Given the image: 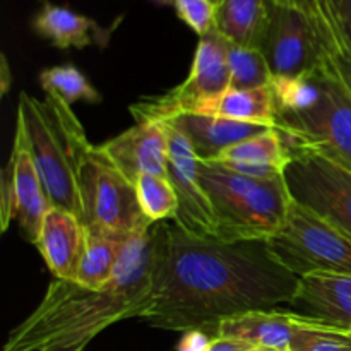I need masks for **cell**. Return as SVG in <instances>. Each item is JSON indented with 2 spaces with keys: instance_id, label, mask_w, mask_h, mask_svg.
Wrapping results in <instances>:
<instances>
[{
  "instance_id": "ba28073f",
  "label": "cell",
  "mask_w": 351,
  "mask_h": 351,
  "mask_svg": "<svg viewBox=\"0 0 351 351\" xmlns=\"http://www.w3.org/2000/svg\"><path fill=\"white\" fill-rule=\"evenodd\" d=\"M290 156L285 180L291 199L351 239V168L311 147Z\"/></svg>"
},
{
  "instance_id": "9a60e30c",
  "label": "cell",
  "mask_w": 351,
  "mask_h": 351,
  "mask_svg": "<svg viewBox=\"0 0 351 351\" xmlns=\"http://www.w3.org/2000/svg\"><path fill=\"white\" fill-rule=\"evenodd\" d=\"M312 322L311 315L283 308L250 311L219 322L215 336L235 338L274 351H290V343L298 328Z\"/></svg>"
},
{
  "instance_id": "e0dca14e",
  "label": "cell",
  "mask_w": 351,
  "mask_h": 351,
  "mask_svg": "<svg viewBox=\"0 0 351 351\" xmlns=\"http://www.w3.org/2000/svg\"><path fill=\"white\" fill-rule=\"evenodd\" d=\"M311 317L348 332L351 329V274H311L300 278L293 304Z\"/></svg>"
},
{
  "instance_id": "4316f807",
  "label": "cell",
  "mask_w": 351,
  "mask_h": 351,
  "mask_svg": "<svg viewBox=\"0 0 351 351\" xmlns=\"http://www.w3.org/2000/svg\"><path fill=\"white\" fill-rule=\"evenodd\" d=\"M175 12L199 38L216 29V12L218 5L211 0H175Z\"/></svg>"
},
{
  "instance_id": "d6a6232c",
  "label": "cell",
  "mask_w": 351,
  "mask_h": 351,
  "mask_svg": "<svg viewBox=\"0 0 351 351\" xmlns=\"http://www.w3.org/2000/svg\"><path fill=\"white\" fill-rule=\"evenodd\" d=\"M211 2L215 3V5H218V7H219V5H221V2H223V0H211Z\"/></svg>"
},
{
  "instance_id": "cb8c5ba5",
  "label": "cell",
  "mask_w": 351,
  "mask_h": 351,
  "mask_svg": "<svg viewBox=\"0 0 351 351\" xmlns=\"http://www.w3.org/2000/svg\"><path fill=\"white\" fill-rule=\"evenodd\" d=\"M40 84L47 95H55L72 105L75 101L99 103L101 95L93 88L84 74L75 65H55L40 72Z\"/></svg>"
},
{
  "instance_id": "9c48e42d",
  "label": "cell",
  "mask_w": 351,
  "mask_h": 351,
  "mask_svg": "<svg viewBox=\"0 0 351 351\" xmlns=\"http://www.w3.org/2000/svg\"><path fill=\"white\" fill-rule=\"evenodd\" d=\"M17 125L23 127L27 147L38 168L43 187L53 208L67 209L81 218L75 170L62 144L45 101L21 93L17 105Z\"/></svg>"
},
{
  "instance_id": "83f0119b",
  "label": "cell",
  "mask_w": 351,
  "mask_h": 351,
  "mask_svg": "<svg viewBox=\"0 0 351 351\" xmlns=\"http://www.w3.org/2000/svg\"><path fill=\"white\" fill-rule=\"evenodd\" d=\"M346 53H351V0H329Z\"/></svg>"
},
{
  "instance_id": "8fae6325",
  "label": "cell",
  "mask_w": 351,
  "mask_h": 351,
  "mask_svg": "<svg viewBox=\"0 0 351 351\" xmlns=\"http://www.w3.org/2000/svg\"><path fill=\"white\" fill-rule=\"evenodd\" d=\"M168 136L167 177L178 199L175 225L197 239L215 237V216L211 202L199 178V163L194 147L182 130L170 122H161Z\"/></svg>"
},
{
  "instance_id": "603a6c76",
  "label": "cell",
  "mask_w": 351,
  "mask_h": 351,
  "mask_svg": "<svg viewBox=\"0 0 351 351\" xmlns=\"http://www.w3.org/2000/svg\"><path fill=\"white\" fill-rule=\"evenodd\" d=\"M137 201L141 211L153 225L177 218L178 199L168 177L161 175H141L136 180Z\"/></svg>"
},
{
  "instance_id": "484cf974",
  "label": "cell",
  "mask_w": 351,
  "mask_h": 351,
  "mask_svg": "<svg viewBox=\"0 0 351 351\" xmlns=\"http://www.w3.org/2000/svg\"><path fill=\"white\" fill-rule=\"evenodd\" d=\"M290 351H351V336L312 317L311 324L297 329Z\"/></svg>"
},
{
  "instance_id": "5b68a950",
  "label": "cell",
  "mask_w": 351,
  "mask_h": 351,
  "mask_svg": "<svg viewBox=\"0 0 351 351\" xmlns=\"http://www.w3.org/2000/svg\"><path fill=\"white\" fill-rule=\"evenodd\" d=\"M319 82L317 101L304 112L280 113L273 129L288 151L311 147L351 168V95L326 60Z\"/></svg>"
},
{
  "instance_id": "f546056e",
  "label": "cell",
  "mask_w": 351,
  "mask_h": 351,
  "mask_svg": "<svg viewBox=\"0 0 351 351\" xmlns=\"http://www.w3.org/2000/svg\"><path fill=\"white\" fill-rule=\"evenodd\" d=\"M256 346L235 338H223V336H215L206 346L204 351H252Z\"/></svg>"
},
{
  "instance_id": "836d02e7",
  "label": "cell",
  "mask_w": 351,
  "mask_h": 351,
  "mask_svg": "<svg viewBox=\"0 0 351 351\" xmlns=\"http://www.w3.org/2000/svg\"><path fill=\"white\" fill-rule=\"evenodd\" d=\"M252 351H274V350H267V348H254Z\"/></svg>"
},
{
  "instance_id": "8992f818",
  "label": "cell",
  "mask_w": 351,
  "mask_h": 351,
  "mask_svg": "<svg viewBox=\"0 0 351 351\" xmlns=\"http://www.w3.org/2000/svg\"><path fill=\"white\" fill-rule=\"evenodd\" d=\"M264 243L271 256L298 278L351 274V239L293 199L283 228Z\"/></svg>"
},
{
  "instance_id": "277c9868",
  "label": "cell",
  "mask_w": 351,
  "mask_h": 351,
  "mask_svg": "<svg viewBox=\"0 0 351 351\" xmlns=\"http://www.w3.org/2000/svg\"><path fill=\"white\" fill-rule=\"evenodd\" d=\"M199 178L223 242H266L283 228L291 206L285 177L256 178L219 163L201 161Z\"/></svg>"
},
{
  "instance_id": "7402d4cb",
  "label": "cell",
  "mask_w": 351,
  "mask_h": 351,
  "mask_svg": "<svg viewBox=\"0 0 351 351\" xmlns=\"http://www.w3.org/2000/svg\"><path fill=\"white\" fill-rule=\"evenodd\" d=\"M130 237L88 233V243L79 264L75 281L88 288L106 287L119 269Z\"/></svg>"
},
{
  "instance_id": "2e32d148",
  "label": "cell",
  "mask_w": 351,
  "mask_h": 351,
  "mask_svg": "<svg viewBox=\"0 0 351 351\" xmlns=\"http://www.w3.org/2000/svg\"><path fill=\"white\" fill-rule=\"evenodd\" d=\"M31 27L38 36L60 50L86 48L91 45L106 47L113 31V27L101 26L91 17L75 12L71 7L57 5L50 0H43L33 16Z\"/></svg>"
},
{
  "instance_id": "4dcf8cb0",
  "label": "cell",
  "mask_w": 351,
  "mask_h": 351,
  "mask_svg": "<svg viewBox=\"0 0 351 351\" xmlns=\"http://www.w3.org/2000/svg\"><path fill=\"white\" fill-rule=\"evenodd\" d=\"M184 335L180 345L177 346V351H204L213 339V336H208V332L202 331H189Z\"/></svg>"
},
{
  "instance_id": "ac0fdd59",
  "label": "cell",
  "mask_w": 351,
  "mask_h": 351,
  "mask_svg": "<svg viewBox=\"0 0 351 351\" xmlns=\"http://www.w3.org/2000/svg\"><path fill=\"white\" fill-rule=\"evenodd\" d=\"M167 122L184 132L201 161H213L228 147L271 129V127L237 122V120L204 115V113H184Z\"/></svg>"
},
{
  "instance_id": "4fadbf2b",
  "label": "cell",
  "mask_w": 351,
  "mask_h": 351,
  "mask_svg": "<svg viewBox=\"0 0 351 351\" xmlns=\"http://www.w3.org/2000/svg\"><path fill=\"white\" fill-rule=\"evenodd\" d=\"M86 243L88 232L81 218L67 209L51 206L45 215L34 245L53 278L75 281Z\"/></svg>"
},
{
  "instance_id": "f1b7e54d",
  "label": "cell",
  "mask_w": 351,
  "mask_h": 351,
  "mask_svg": "<svg viewBox=\"0 0 351 351\" xmlns=\"http://www.w3.org/2000/svg\"><path fill=\"white\" fill-rule=\"evenodd\" d=\"M326 64H328L329 69L338 75L339 81L345 84V88L348 89L351 95V53L328 57L326 58Z\"/></svg>"
},
{
  "instance_id": "e575fe53",
  "label": "cell",
  "mask_w": 351,
  "mask_h": 351,
  "mask_svg": "<svg viewBox=\"0 0 351 351\" xmlns=\"http://www.w3.org/2000/svg\"><path fill=\"white\" fill-rule=\"evenodd\" d=\"M348 336H351V329H350V331H348Z\"/></svg>"
},
{
  "instance_id": "6da1fadb",
  "label": "cell",
  "mask_w": 351,
  "mask_h": 351,
  "mask_svg": "<svg viewBox=\"0 0 351 351\" xmlns=\"http://www.w3.org/2000/svg\"><path fill=\"white\" fill-rule=\"evenodd\" d=\"M300 278L285 269L264 242L197 239L165 221L158 293L141 319L165 331H202L250 311L293 304Z\"/></svg>"
},
{
  "instance_id": "5bb4252c",
  "label": "cell",
  "mask_w": 351,
  "mask_h": 351,
  "mask_svg": "<svg viewBox=\"0 0 351 351\" xmlns=\"http://www.w3.org/2000/svg\"><path fill=\"white\" fill-rule=\"evenodd\" d=\"M9 165L12 168L14 219L19 223L24 239L34 245L41 223L51 204L27 147L23 127L17 123Z\"/></svg>"
},
{
  "instance_id": "44dd1931",
  "label": "cell",
  "mask_w": 351,
  "mask_h": 351,
  "mask_svg": "<svg viewBox=\"0 0 351 351\" xmlns=\"http://www.w3.org/2000/svg\"><path fill=\"white\" fill-rule=\"evenodd\" d=\"M267 24V0H223L216 12V31L239 47L257 48Z\"/></svg>"
},
{
  "instance_id": "d6986e66",
  "label": "cell",
  "mask_w": 351,
  "mask_h": 351,
  "mask_svg": "<svg viewBox=\"0 0 351 351\" xmlns=\"http://www.w3.org/2000/svg\"><path fill=\"white\" fill-rule=\"evenodd\" d=\"M290 158V151L278 130L267 129L225 149L211 163H219L247 177L278 178L285 177Z\"/></svg>"
},
{
  "instance_id": "3957f363",
  "label": "cell",
  "mask_w": 351,
  "mask_h": 351,
  "mask_svg": "<svg viewBox=\"0 0 351 351\" xmlns=\"http://www.w3.org/2000/svg\"><path fill=\"white\" fill-rule=\"evenodd\" d=\"M51 120L75 170L81 221L93 235L130 237L151 228L137 201L136 185L110 160L101 146H93L71 106L51 110Z\"/></svg>"
},
{
  "instance_id": "d4e9b609",
  "label": "cell",
  "mask_w": 351,
  "mask_h": 351,
  "mask_svg": "<svg viewBox=\"0 0 351 351\" xmlns=\"http://www.w3.org/2000/svg\"><path fill=\"white\" fill-rule=\"evenodd\" d=\"M228 65L232 74V88L259 89L273 81L266 58L257 48L239 47L228 41Z\"/></svg>"
},
{
  "instance_id": "7a4b0ae2",
  "label": "cell",
  "mask_w": 351,
  "mask_h": 351,
  "mask_svg": "<svg viewBox=\"0 0 351 351\" xmlns=\"http://www.w3.org/2000/svg\"><path fill=\"white\" fill-rule=\"evenodd\" d=\"M165 223L134 233L115 276L88 288L53 278L33 312L7 336L2 351H86L112 326L143 319L158 293Z\"/></svg>"
},
{
  "instance_id": "1f68e13d",
  "label": "cell",
  "mask_w": 351,
  "mask_h": 351,
  "mask_svg": "<svg viewBox=\"0 0 351 351\" xmlns=\"http://www.w3.org/2000/svg\"><path fill=\"white\" fill-rule=\"evenodd\" d=\"M153 2L160 3V5H173L175 0H153Z\"/></svg>"
},
{
  "instance_id": "ffe728a7",
  "label": "cell",
  "mask_w": 351,
  "mask_h": 351,
  "mask_svg": "<svg viewBox=\"0 0 351 351\" xmlns=\"http://www.w3.org/2000/svg\"><path fill=\"white\" fill-rule=\"evenodd\" d=\"M194 113L223 117L237 122L256 123V125H276V101L271 86L259 89H226L223 95L199 106Z\"/></svg>"
},
{
  "instance_id": "30bf717a",
  "label": "cell",
  "mask_w": 351,
  "mask_h": 351,
  "mask_svg": "<svg viewBox=\"0 0 351 351\" xmlns=\"http://www.w3.org/2000/svg\"><path fill=\"white\" fill-rule=\"evenodd\" d=\"M259 50L273 77L312 74L328 58L311 21L300 10L273 0H267V24Z\"/></svg>"
},
{
  "instance_id": "7c38bea8",
  "label": "cell",
  "mask_w": 351,
  "mask_h": 351,
  "mask_svg": "<svg viewBox=\"0 0 351 351\" xmlns=\"http://www.w3.org/2000/svg\"><path fill=\"white\" fill-rule=\"evenodd\" d=\"M101 147L132 184L141 175L167 177L168 136L161 122H136Z\"/></svg>"
},
{
  "instance_id": "52a82bcc",
  "label": "cell",
  "mask_w": 351,
  "mask_h": 351,
  "mask_svg": "<svg viewBox=\"0 0 351 351\" xmlns=\"http://www.w3.org/2000/svg\"><path fill=\"white\" fill-rule=\"evenodd\" d=\"M232 88L228 65V41L218 33L199 38L191 71L182 84L160 96H147L130 105L136 122H167L177 115L194 113L204 103L218 98Z\"/></svg>"
}]
</instances>
